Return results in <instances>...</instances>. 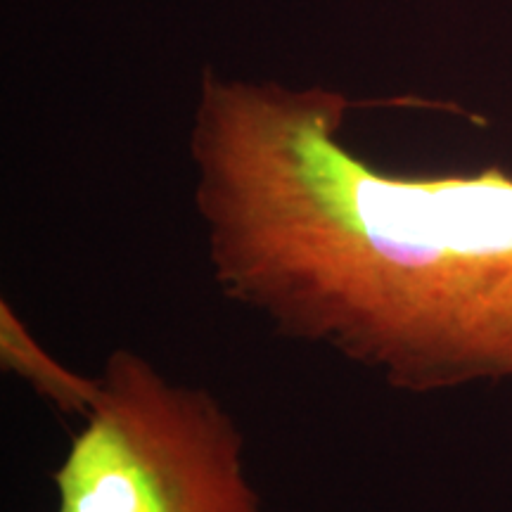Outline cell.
I'll list each match as a JSON object with an SVG mask.
<instances>
[{"mask_svg":"<svg viewBox=\"0 0 512 512\" xmlns=\"http://www.w3.org/2000/svg\"><path fill=\"white\" fill-rule=\"evenodd\" d=\"M3 330H0V344H3V363L12 368L24 380L41 392L46 399L55 403L64 413L86 415L98 392V377L76 375L74 370L64 368L55 361L34 337L24 328V323L15 316L8 304H3Z\"/></svg>","mask_w":512,"mask_h":512,"instance_id":"obj_2","label":"cell"},{"mask_svg":"<svg viewBox=\"0 0 512 512\" xmlns=\"http://www.w3.org/2000/svg\"><path fill=\"white\" fill-rule=\"evenodd\" d=\"M53 472L57 512H266L245 439L209 392L117 349Z\"/></svg>","mask_w":512,"mask_h":512,"instance_id":"obj_1","label":"cell"}]
</instances>
